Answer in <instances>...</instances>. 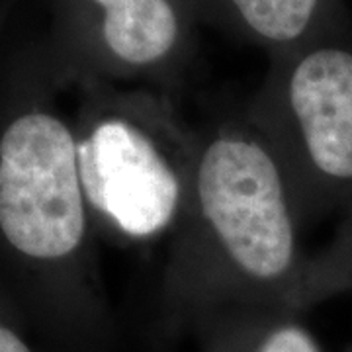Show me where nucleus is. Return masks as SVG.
<instances>
[{"label":"nucleus","mask_w":352,"mask_h":352,"mask_svg":"<svg viewBox=\"0 0 352 352\" xmlns=\"http://www.w3.org/2000/svg\"><path fill=\"white\" fill-rule=\"evenodd\" d=\"M78 87L71 122L98 237L118 247L168 241L192 188L198 127L159 88L100 80Z\"/></svg>","instance_id":"3"},{"label":"nucleus","mask_w":352,"mask_h":352,"mask_svg":"<svg viewBox=\"0 0 352 352\" xmlns=\"http://www.w3.org/2000/svg\"><path fill=\"white\" fill-rule=\"evenodd\" d=\"M53 69L0 96V284L53 337L96 344L112 327L98 231Z\"/></svg>","instance_id":"2"},{"label":"nucleus","mask_w":352,"mask_h":352,"mask_svg":"<svg viewBox=\"0 0 352 352\" xmlns=\"http://www.w3.org/2000/svg\"><path fill=\"white\" fill-rule=\"evenodd\" d=\"M300 315L278 309L227 319L204 333L201 352H323Z\"/></svg>","instance_id":"7"},{"label":"nucleus","mask_w":352,"mask_h":352,"mask_svg":"<svg viewBox=\"0 0 352 352\" xmlns=\"http://www.w3.org/2000/svg\"><path fill=\"white\" fill-rule=\"evenodd\" d=\"M198 16L192 0H61L57 80L175 92L188 69Z\"/></svg>","instance_id":"5"},{"label":"nucleus","mask_w":352,"mask_h":352,"mask_svg":"<svg viewBox=\"0 0 352 352\" xmlns=\"http://www.w3.org/2000/svg\"><path fill=\"white\" fill-rule=\"evenodd\" d=\"M245 118L263 135L307 226L352 204V25L268 59Z\"/></svg>","instance_id":"4"},{"label":"nucleus","mask_w":352,"mask_h":352,"mask_svg":"<svg viewBox=\"0 0 352 352\" xmlns=\"http://www.w3.org/2000/svg\"><path fill=\"white\" fill-rule=\"evenodd\" d=\"M198 20L263 50L268 59L351 28L342 0H192Z\"/></svg>","instance_id":"6"},{"label":"nucleus","mask_w":352,"mask_h":352,"mask_svg":"<svg viewBox=\"0 0 352 352\" xmlns=\"http://www.w3.org/2000/svg\"><path fill=\"white\" fill-rule=\"evenodd\" d=\"M24 311L0 284V352H39L25 333Z\"/></svg>","instance_id":"9"},{"label":"nucleus","mask_w":352,"mask_h":352,"mask_svg":"<svg viewBox=\"0 0 352 352\" xmlns=\"http://www.w3.org/2000/svg\"><path fill=\"white\" fill-rule=\"evenodd\" d=\"M303 226L282 166L245 113L198 127L192 188L161 274L164 321L204 335L241 315L292 311L309 256Z\"/></svg>","instance_id":"1"},{"label":"nucleus","mask_w":352,"mask_h":352,"mask_svg":"<svg viewBox=\"0 0 352 352\" xmlns=\"http://www.w3.org/2000/svg\"><path fill=\"white\" fill-rule=\"evenodd\" d=\"M352 292V204L323 249L309 254L292 300V311L303 314L317 303Z\"/></svg>","instance_id":"8"}]
</instances>
